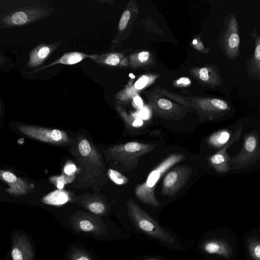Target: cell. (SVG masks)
Segmentation results:
<instances>
[{
    "instance_id": "1",
    "label": "cell",
    "mask_w": 260,
    "mask_h": 260,
    "mask_svg": "<svg viewBox=\"0 0 260 260\" xmlns=\"http://www.w3.org/2000/svg\"><path fill=\"white\" fill-rule=\"evenodd\" d=\"M67 221L66 226L74 234L96 240L110 241L131 237L118 226L94 214L78 212L70 216Z\"/></svg>"
},
{
    "instance_id": "2",
    "label": "cell",
    "mask_w": 260,
    "mask_h": 260,
    "mask_svg": "<svg viewBox=\"0 0 260 260\" xmlns=\"http://www.w3.org/2000/svg\"><path fill=\"white\" fill-rule=\"evenodd\" d=\"M132 226L140 233L156 241L161 246L176 250L184 249L178 236L164 227L133 202L128 205Z\"/></svg>"
},
{
    "instance_id": "3",
    "label": "cell",
    "mask_w": 260,
    "mask_h": 260,
    "mask_svg": "<svg viewBox=\"0 0 260 260\" xmlns=\"http://www.w3.org/2000/svg\"><path fill=\"white\" fill-rule=\"evenodd\" d=\"M185 159L181 153H173L164 159L148 175L146 181L136 189V194L143 203L154 208L160 205L156 199L154 189L161 176L171 167Z\"/></svg>"
},
{
    "instance_id": "4",
    "label": "cell",
    "mask_w": 260,
    "mask_h": 260,
    "mask_svg": "<svg viewBox=\"0 0 260 260\" xmlns=\"http://www.w3.org/2000/svg\"><path fill=\"white\" fill-rule=\"evenodd\" d=\"M199 249L205 255L221 260H234L237 252L232 236L221 232L209 233L203 237Z\"/></svg>"
},
{
    "instance_id": "5",
    "label": "cell",
    "mask_w": 260,
    "mask_h": 260,
    "mask_svg": "<svg viewBox=\"0 0 260 260\" xmlns=\"http://www.w3.org/2000/svg\"><path fill=\"white\" fill-rule=\"evenodd\" d=\"M259 159V137L254 131L245 135L241 150L231 158L229 164L232 169H238L254 164Z\"/></svg>"
},
{
    "instance_id": "6",
    "label": "cell",
    "mask_w": 260,
    "mask_h": 260,
    "mask_svg": "<svg viewBox=\"0 0 260 260\" xmlns=\"http://www.w3.org/2000/svg\"><path fill=\"white\" fill-rule=\"evenodd\" d=\"M192 168L188 166H179L170 171L162 183L161 193L174 197L186 184L190 178Z\"/></svg>"
},
{
    "instance_id": "7",
    "label": "cell",
    "mask_w": 260,
    "mask_h": 260,
    "mask_svg": "<svg viewBox=\"0 0 260 260\" xmlns=\"http://www.w3.org/2000/svg\"><path fill=\"white\" fill-rule=\"evenodd\" d=\"M17 129L28 137L40 141L58 144L67 140L64 132L57 129H50L31 125L19 124Z\"/></svg>"
},
{
    "instance_id": "8",
    "label": "cell",
    "mask_w": 260,
    "mask_h": 260,
    "mask_svg": "<svg viewBox=\"0 0 260 260\" xmlns=\"http://www.w3.org/2000/svg\"><path fill=\"white\" fill-rule=\"evenodd\" d=\"M43 13L41 9L34 6L21 8L4 17L1 23L7 27L27 25L39 20Z\"/></svg>"
},
{
    "instance_id": "9",
    "label": "cell",
    "mask_w": 260,
    "mask_h": 260,
    "mask_svg": "<svg viewBox=\"0 0 260 260\" xmlns=\"http://www.w3.org/2000/svg\"><path fill=\"white\" fill-rule=\"evenodd\" d=\"M242 131V127H239L226 144L208 157V161L209 164L218 173H225L231 169L229 164L231 157L227 153V149L239 139Z\"/></svg>"
},
{
    "instance_id": "10",
    "label": "cell",
    "mask_w": 260,
    "mask_h": 260,
    "mask_svg": "<svg viewBox=\"0 0 260 260\" xmlns=\"http://www.w3.org/2000/svg\"><path fill=\"white\" fill-rule=\"evenodd\" d=\"M0 180L6 183L9 187L6 191L13 196H22L28 193L29 185L24 179L9 171L0 169Z\"/></svg>"
},
{
    "instance_id": "11",
    "label": "cell",
    "mask_w": 260,
    "mask_h": 260,
    "mask_svg": "<svg viewBox=\"0 0 260 260\" xmlns=\"http://www.w3.org/2000/svg\"><path fill=\"white\" fill-rule=\"evenodd\" d=\"M245 249L247 260H260V232L252 231L245 237Z\"/></svg>"
},
{
    "instance_id": "12",
    "label": "cell",
    "mask_w": 260,
    "mask_h": 260,
    "mask_svg": "<svg viewBox=\"0 0 260 260\" xmlns=\"http://www.w3.org/2000/svg\"><path fill=\"white\" fill-rule=\"evenodd\" d=\"M65 260H95V258L87 249L80 244L75 243L68 248Z\"/></svg>"
},
{
    "instance_id": "13",
    "label": "cell",
    "mask_w": 260,
    "mask_h": 260,
    "mask_svg": "<svg viewBox=\"0 0 260 260\" xmlns=\"http://www.w3.org/2000/svg\"><path fill=\"white\" fill-rule=\"evenodd\" d=\"M51 48L47 45H39L32 49L29 53V60L27 67L34 68L39 66L48 57Z\"/></svg>"
},
{
    "instance_id": "14",
    "label": "cell",
    "mask_w": 260,
    "mask_h": 260,
    "mask_svg": "<svg viewBox=\"0 0 260 260\" xmlns=\"http://www.w3.org/2000/svg\"><path fill=\"white\" fill-rule=\"evenodd\" d=\"M232 138L231 133L227 129H221L211 134L208 138V143L212 147L222 148Z\"/></svg>"
},
{
    "instance_id": "15",
    "label": "cell",
    "mask_w": 260,
    "mask_h": 260,
    "mask_svg": "<svg viewBox=\"0 0 260 260\" xmlns=\"http://www.w3.org/2000/svg\"><path fill=\"white\" fill-rule=\"evenodd\" d=\"M69 199L68 193L64 190L58 189L50 192L42 199V202L46 204L59 206Z\"/></svg>"
},
{
    "instance_id": "16",
    "label": "cell",
    "mask_w": 260,
    "mask_h": 260,
    "mask_svg": "<svg viewBox=\"0 0 260 260\" xmlns=\"http://www.w3.org/2000/svg\"><path fill=\"white\" fill-rule=\"evenodd\" d=\"M86 207L92 213L98 215H105L107 211L105 204L98 201L89 203Z\"/></svg>"
},
{
    "instance_id": "17",
    "label": "cell",
    "mask_w": 260,
    "mask_h": 260,
    "mask_svg": "<svg viewBox=\"0 0 260 260\" xmlns=\"http://www.w3.org/2000/svg\"><path fill=\"white\" fill-rule=\"evenodd\" d=\"M82 59V55L78 53H71L64 54L58 61L64 64H72L76 63Z\"/></svg>"
},
{
    "instance_id": "18",
    "label": "cell",
    "mask_w": 260,
    "mask_h": 260,
    "mask_svg": "<svg viewBox=\"0 0 260 260\" xmlns=\"http://www.w3.org/2000/svg\"><path fill=\"white\" fill-rule=\"evenodd\" d=\"M108 174L111 180L118 185H121L125 183L127 179L119 172L113 169H109Z\"/></svg>"
},
{
    "instance_id": "19",
    "label": "cell",
    "mask_w": 260,
    "mask_h": 260,
    "mask_svg": "<svg viewBox=\"0 0 260 260\" xmlns=\"http://www.w3.org/2000/svg\"><path fill=\"white\" fill-rule=\"evenodd\" d=\"M158 106L161 109L162 111H165V116H169L171 117L174 115L172 113L173 104L170 101L165 99H161L157 102Z\"/></svg>"
},
{
    "instance_id": "20",
    "label": "cell",
    "mask_w": 260,
    "mask_h": 260,
    "mask_svg": "<svg viewBox=\"0 0 260 260\" xmlns=\"http://www.w3.org/2000/svg\"><path fill=\"white\" fill-rule=\"evenodd\" d=\"M79 151L80 154L83 156L88 155L91 151V148L88 141L84 139L79 144Z\"/></svg>"
},
{
    "instance_id": "21",
    "label": "cell",
    "mask_w": 260,
    "mask_h": 260,
    "mask_svg": "<svg viewBox=\"0 0 260 260\" xmlns=\"http://www.w3.org/2000/svg\"><path fill=\"white\" fill-rule=\"evenodd\" d=\"M210 103L213 107L221 111H224L228 109L226 103L221 100L214 99L210 101Z\"/></svg>"
},
{
    "instance_id": "22",
    "label": "cell",
    "mask_w": 260,
    "mask_h": 260,
    "mask_svg": "<svg viewBox=\"0 0 260 260\" xmlns=\"http://www.w3.org/2000/svg\"><path fill=\"white\" fill-rule=\"evenodd\" d=\"M130 12L129 11H125L122 14L119 23V27L122 30L126 26L130 18Z\"/></svg>"
},
{
    "instance_id": "23",
    "label": "cell",
    "mask_w": 260,
    "mask_h": 260,
    "mask_svg": "<svg viewBox=\"0 0 260 260\" xmlns=\"http://www.w3.org/2000/svg\"><path fill=\"white\" fill-rule=\"evenodd\" d=\"M149 81V78L146 76H142L139 79L136 81L135 84L136 88L138 89H141L144 87Z\"/></svg>"
},
{
    "instance_id": "24",
    "label": "cell",
    "mask_w": 260,
    "mask_h": 260,
    "mask_svg": "<svg viewBox=\"0 0 260 260\" xmlns=\"http://www.w3.org/2000/svg\"><path fill=\"white\" fill-rule=\"evenodd\" d=\"M133 260H168L166 258L157 255H144L135 257Z\"/></svg>"
},
{
    "instance_id": "25",
    "label": "cell",
    "mask_w": 260,
    "mask_h": 260,
    "mask_svg": "<svg viewBox=\"0 0 260 260\" xmlns=\"http://www.w3.org/2000/svg\"><path fill=\"white\" fill-rule=\"evenodd\" d=\"M240 42L238 35L234 33L232 34L229 40V44L231 48H235L239 45Z\"/></svg>"
},
{
    "instance_id": "26",
    "label": "cell",
    "mask_w": 260,
    "mask_h": 260,
    "mask_svg": "<svg viewBox=\"0 0 260 260\" xmlns=\"http://www.w3.org/2000/svg\"><path fill=\"white\" fill-rule=\"evenodd\" d=\"M105 62L111 66H115L119 62V58L116 54H112L107 58Z\"/></svg>"
},
{
    "instance_id": "27",
    "label": "cell",
    "mask_w": 260,
    "mask_h": 260,
    "mask_svg": "<svg viewBox=\"0 0 260 260\" xmlns=\"http://www.w3.org/2000/svg\"><path fill=\"white\" fill-rule=\"evenodd\" d=\"M11 255L13 260H23L22 253L21 251L17 248H14L12 249Z\"/></svg>"
},
{
    "instance_id": "28",
    "label": "cell",
    "mask_w": 260,
    "mask_h": 260,
    "mask_svg": "<svg viewBox=\"0 0 260 260\" xmlns=\"http://www.w3.org/2000/svg\"><path fill=\"white\" fill-rule=\"evenodd\" d=\"M200 78L203 81H207L209 79L208 71L206 68H203L200 70Z\"/></svg>"
},
{
    "instance_id": "29",
    "label": "cell",
    "mask_w": 260,
    "mask_h": 260,
    "mask_svg": "<svg viewBox=\"0 0 260 260\" xmlns=\"http://www.w3.org/2000/svg\"><path fill=\"white\" fill-rule=\"evenodd\" d=\"M76 170V166L73 165H69L67 166L64 169V172L68 175H71L74 173Z\"/></svg>"
},
{
    "instance_id": "30",
    "label": "cell",
    "mask_w": 260,
    "mask_h": 260,
    "mask_svg": "<svg viewBox=\"0 0 260 260\" xmlns=\"http://www.w3.org/2000/svg\"><path fill=\"white\" fill-rule=\"evenodd\" d=\"M149 53L148 52H142L139 53L138 58L141 62H145L148 58Z\"/></svg>"
},
{
    "instance_id": "31",
    "label": "cell",
    "mask_w": 260,
    "mask_h": 260,
    "mask_svg": "<svg viewBox=\"0 0 260 260\" xmlns=\"http://www.w3.org/2000/svg\"><path fill=\"white\" fill-rule=\"evenodd\" d=\"M190 80L189 78L186 77H182L177 80V82L178 84H184L186 85L189 84L190 83Z\"/></svg>"
},
{
    "instance_id": "32",
    "label": "cell",
    "mask_w": 260,
    "mask_h": 260,
    "mask_svg": "<svg viewBox=\"0 0 260 260\" xmlns=\"http://www.w3.org/2000/svg\"><path fill=\"white\" fill-rule=\"evenodd\" d=\"M134 102L135 104L139 108H141L143 106L142 100L139 96H136L134 97Z\"/></svg>"
},
{
    "instance_id": "33",
    "label": "cell",
    "mask_w": 260,
    "mask_h": 260,
    "mask_svg": "<svg viewBox=\"0 0 260 260\" xmlns=\"http://www.w3.org/2000/svg\"><path fill=\"white\" fill-rule=\"evenodd\" d=\"M143 121L141 119L139 118H136L134 121L133 122V126L135 127H139L142 125Z\"/></svg>"
},
{
    "instance_id": "34",
    "label": "cell",
    "mask_w": 260,
    "mask_h": 260,
    "mask_svg": "<svg viewBox=\"0 0 260 260\" xmlns=\"http://www.w3.org/2000/svg\"><path fill=\"white\" fill-rule=\"evenodd\" d=\"M139 115L143 118H146L148 116V112L146 109H143L140 111Z\"/></svg>"
},
{
    "instance_id": "35",
    "label": "cell",
    "mask_w": 260,
    "mask_h": 260,
    "mask_svg": "<svg viewBox=\"0 0 260 260\" xmlns=\"http://www.w3.org/2000/svg\"><path fill=\"white\" fill-rule=\"evenodd\" d=\"M56 186L59 189H61L64 186V183L62 180L58 178L56 180Z\"/></svg>"
},
{
    "instance_id": "36",
    "label": "cell",
    "mask_w": 260,
    "mask_h": 260,
    "mask_svg": "<svg viewBox=\"0 0 260 260\" xmlns=\"http://www.w3.org/2000/svg\"><path fill=\"white\" fill-rule=\"evenodd\" d=\"M255 56L257 59H260V45H258L255 49Z\"/></svg>"
},
{
    "instance_id": "37",
    "label": "cell",
    "mask_w": 260,
    "mask_h": 260,
    "mask_svg": "<svg viewBox=\"0 0 260 260\" xmlns=\"http://www.w3.org/2000/svg\"><path fill=\"white\" fill-rule=\"evenodd\" d=\"M129 76L131 77V78H134L135 77L132 74H129Z\"/></svg>"
},
{
    "instance_id": "38",
    "label": "cell",
    "mask_w": 260,
    "mask_h": 260,
    "mask_svg": "<svg viewBox=\"0 0 260 260\" xmlns=\"http://www.w3.org/2000/svg\"><path fill=\"white\" fill-rule=\"evenodd\" d=\"M5 60L0 59V64L3 63L4 62Z\"/></svg>"
},
{
    "instance_id": "39",
    "label": "cell",
    "mask_w": 260,
    "mask_h": 260,
    "mask_svg": "<svg viewBox=\"0 0 260 260\" xmlns=\"http://www.w3.org/2000/svg\"><path fill=\"white\" fill-rule=\"evenodd\" d=\"M0 59L5 60L4 58L0 55Z\"/></svg>"
},
{
    "instance_id": "40",
    "label": "cell",
    "mask_w": 260,
    "mask_h": 260,
    "mask_svg": "<svg viewBox=\"0 0 260 260\" xmlns=\"http://www.w3.org/2000/svg\"><path fill=\"white\" fill-rule=\"evenodd\" d=\"M193 44H197V40H193Z\"/></svg>"
},
{
    "instance_id": "41",
    "label": "cell",
    "mask_w": 260,
    "mask_h": 260,
    "mask_svg": "<svg viewBox=\"0 0 260 260\" xmlns=\"http://www.w3.org/2000/svg\"><path fill=\"white\" fill-rule=\"evenodd\" d=\"M1 101H0V114H1Z\"/></svg>"
}]
</instances>
